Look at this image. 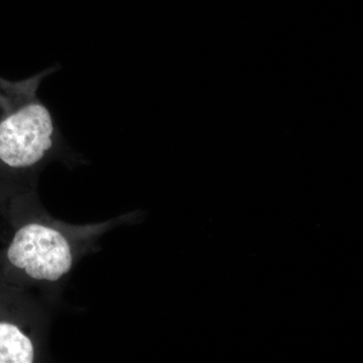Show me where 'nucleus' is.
<instances>
[{
    "instance_id": "obj_3",
    "label": "nucleus",
    "mask_w": 363,
    "mask_h": 363,
    "mask_svg": "<svg viewBox=\"0 0 363 363\" xmlns=\"http://www.w3.org/2000/svg\"><path fill=\"white\" fill-rule=\"evenodd\" d=\"M52 303L18 286L0 314V363H33L49 357Z\"/></svg>"
},
{
    "instance_id": "obj_2",
    "label": "nucleus",
    "mask_w": 363,
    "mask_h": 363,
    "mask_svg": "<svg viewBox=\"0 0 363 363\" xmlns=\"http://www.w3.org/2000/svg\"><path fill=\"white\" fill-rule=\"evenodd\" d=\"M59 69L52 66L20 81L0 77V184L13 193L37 190L40 174L52 162H82L38 95L44 79Z\"/></svg>"
},
{
    "instance_id": "obj_1",
    "label": "nucleus",
    "mask_w": 363,
    "mask_h": 363,
    "mask_svg": "<svg viewBox=\"0 0 363 363\" xmlns=\"http://www.w3.org/2000/svg\"><path fill=\"white\" fill-rule=\"evenodd\" d=\"M11 214L13 233L2 255L4 279L52 304L81 259L128 216L83 225L57 220L40 204L37 190L14 193Z\"/></svg>"
}]
</instances>
